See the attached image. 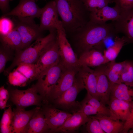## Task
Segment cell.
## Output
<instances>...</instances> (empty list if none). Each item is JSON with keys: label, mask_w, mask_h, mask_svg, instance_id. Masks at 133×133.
<instances>
[{"label": "cell", "mask_w": 133, "mask_h": 133, "mask_svg": "<svg viewBox=\"0 0 133 133\" xmlns=\"http://www.w3.org/2000/svg\"><path fill=\"white\" fill-rule=\"evenodd\" d=\"M118 34L112 22L99 23L91 20L84 26L70 34L79 56L92 49L101 50L105 39Z\"/></svg>", "instance_id": "6da1fadb"}, {"label": "cell", "mask_w": 133, "mask_h": 133, "mask_svg": "<svg viewBox=\"0 0 133 133\" xmlns=\"http://www.w3.org/2000/svg\"><path fill=\"white\" fill-rule=\"evenodd\" d=\"M66 34H71L90 20V12L82 0H53Z\"/></svg>", "instance_id": "7a4b0ae2"}, {"label": "cell", "mask_w": 133, "mask_h": 133, "mask_svg": "<svg viewBox=\"0 0 133 133\" xmlns=\"http://www.w3.org/2000/svg\"><path fill=\"white\" fill-rule=\"evenodd\" d=\"M57 32H50L47 35L38 38L27 48L15 51L13 62L4 71L8 75L15 67L22 63L34 64L49 45L56 38Z\"/></svg>", "instance_id": "3957f363"}, {"label": "cell", "mask_w": 133, "mask_h": 133, "mask_svg": "<svg viewBox=\"0 0 133 133\" xmlns=\"http://www.w3.org/2000/svg\"><path fill=\"white\" fill-rule=\"evenodd\" d=\"M65 67L61 60L59 62L41 73L33 85L42 97L44 104H48L53 89Z\"/></svg>", "instance_id": "277c9868"}, {"label": "cell", "mask_w": 133, "mask_h": 133, "mask_svg": "<svg viewBox=\"0 0 133 133\" xmlns=\"http://www.w3.org/2000/svg\"><path fill=\"white\" fill-rule=\"evenodd\" d=\"M56 32L57 39L62 64L66 68L80 67L78 58L67 38L66 31L60 20L57 25Z\"/></svg>", "instance_id": "5b68a950"}, {"label": "cell", "mask_w": 133, "mask_h": 133, "mask_svg": "<svg viewBox=\"0 0 133 133\" xmlns=\"http://www.w3.org/2000/svg\"><path fill=\"white\" fill-rule=\"evenodd\" d=\"M9 92V99L17 108L25 109L32 105L41 107L43 104L42 97L33 85L26 90L13 89Z\"/></svg>", "instance_id": "8992f818"}, {"label": "cell", "mask_w": 133, "mask_h": 133, "mask_svg": "<svg viewBox=\"0 0 133 133\" xmlns=\"http://www.w3.org/2000/svg\"><path fill=\"white\" fill-rule=\"evenodd\" d=\"M15 29L19 33L21 37L22 50L29 46L37 39L43 37V31L40 29L39 25L34 21L22 20L17 18H13Z\"/></svg>", "instance_id": "52a82bcc"}, {"label": "cell", "mask_w": 133, "mask_h": 133, "mask_svg": "<svg viewBox=\"0 0 133 133\" xmlns=\"http://www.w3.org/2000/svg\"><path fill=\"white\" fill-rule=\"evenodd\" d=\"M8 75L9 83L14 86L23 87L29 82L37 80V74L34 64H21Z\"/></svg>", "instance_id": "ba28073f"}, {"label": "cell", "mask_w": 133, "mask_h": 133, "mask_svg": "<svg viewBox=\"0 0 133 133\" xmlns=\"http://www.w3.org/2000/svg\"><path fill=\"white\" fill-rule=\"evenodd\" d=\"M85 89L81 79L77 73L72 85L57 99L52 101L55 106L66 109L78 107L80 102L76 101L77 97L79 93Z\"/></svg>", "instance_id": "9c48e42d"}, {"label": "cell", "mask_w": 133, "mask_h": 133, "mask_svg": "<svg viewBox=\"0 0 133 133\" xmlns=\"http://www.w3.org/2000/svg\"><path fill=\"white\" fill-rule=\"evenodd\" d=\"M42 10L35 0H19L16 7L2 16H13L20 20L34 21V18L40 17Z\"/></svg>", "instance_id": "30bf717a"}, {"label": "cell", "mask_w": 133, "mask_h": 133, "mask_svg": "<svg viewBox=\"0 0 133 133\" xmlns=\"http://www.w3.org/2000/svg\"><path fill=\"white\" fill-rule=\"evenodd\" d=\"M60 60L56 38L50 43L34 64L38 77L42 72L58 63Z\"/></svg>", "instance_id": "8fae6325"}, {"label": "cell", "mask_w": 133, "mask_h": 133, "mask_svg": "<svg viewBox=\"0 0 133 133\" xmlns=\"http://www.w3.org/2000/svg\"><path fill=\"white\" fill-rule=\"evenodd\" d=\"M56 4L54 0L50 1L42 8L40 17L39 27L42 31H48L50 32L56 31L57 26L60 20Z\"/></svg>", "instance_id": "7c38bea8"}, {"label": "cell", "mask_w": 133, "mask_h": 133, "mask_svg": "<svg viewBox=\"0 0 133 133\" xmlns=\"http://www.w3.org/2000/svg\"><path fill=\"white\" fill-rule=\"evenodd\" d=\"M79 67H65L53 89L49 102L57 99L72 85Z\"/></svg>", "instance_id": "4fadbf2b"}, {"label": "cell", "mask_w": 133, "mask_h": 133, "mask_svg": "<svg viewBox=\"0 0 133 133\" xmlns=\"http://www.w3.org/2000/svg\"><path fill=\"white\" fill-rule=\"evenodd\" d=\"M106 64L97 67L94 69L97 78V91L99 100L108 105L110 98L111 86L105 73Z\"/></svg>", "instance_id": "5bb4252c"}, {"label": "cell", "mask_w": 133, "mask_h": 133, "mask_svg": "<svg viewBox=\"0 0 133 133\" xmlns=\"http://www.w3.org/2000/svg\"><path fill=\"white\" fill-rule=\"evenodd\" d=\"M45 104L41 107L46 123L50 130L56 129L61 126L72 115L52 106Z\"/></svg>", "instance_id": "9a60e30c"}, {"label": "cell", "mask_w": 133, "mask_h": 133, "mask_svg": "<svg viewBox=\"0 0 133 133\" xmlns=\"http://www.w3.org/2000/svg\"><path fill=\"white\" fill-rule=\"evenodd\" d=\"M117 33H121L128 43L133 44V8L121 13L118 20L112 21Z\"/></svg>", "instance_id": "2e32d148"}, {"label": "cell", "mask_w": 133, "mask_h": 133, "mask_svg": "<svg viewBox=\"0 0 133 133\" xmlns=\"http://www.w3.org/2000/svg\"><path fill=\"white\" fill-rule=\"evenodd\" d=\"M132 101L110 98L108 104L110 113V117L113 119L125 122L130 114Z\"/></svg>", "instance_id": "e0dca14e"}, {"label": "cell", "mask_w": 133, "mask_h": 133, "mask_svg": "<svg viewBox=\"0 0 133 133\" xmlns=\"http://www.w3.org/2000/svg\"><path fill=\"white\" fill-rule=\"evenodd\" d=\"M89 119V116L82 112L77 111L69 116L61 126L56 129L50 130L49 133L74 132L87 123Z\"/></svg>", "instance_id": "ac0fdd59"}, {"label": "cell", "mask_w": 133, "mask_h": 133, "mask_svg": "<svg viewBox=\"0 0 133 133\" xmlns=\"http://www.w3.org/2000/svg\"><path fill=\"white\" fill-rule=\"evenodd\" d=\"M35 110V108L29 110L23 108L13 109L11 124L12 133H25L26 127Z\"/></svg>", "instance_id": "d6986e66"}, {"label": "cell", "mask_w": 133, "mask_h": 133, "mask_svg": "<svg viewBox=\"0 0 133 133\" xmlns=\"http://www.w3.org/2000/svg\"><path fill=\"white\" fill-rule=\"evenodd\" d=\"M50 130L46 123L41 107L36 106L26 129L25 133H49Z\"/></svg>", "instance_id": "ffe728a7"}, {"label": "cell", "mask_w": 133, "mask_h": 133, "mask_svg": "<svg viewBox=\"0 0 133 133\" xmlns=\"http://www.w3.org/2000/svg\"><path fill=\"white\" fill-rule=\"evenodd\" d=\"M77 74L83 81L87 92L99 100L97 93V78L94 69L87 66H80Z\"/></svg>", "instance_id": "44dd1931"}, {"label": "cell", "mask_w": 133, "mask_h": 133, "mask_svg": "<svg viewBox=\"0 0 133 133\" xmlns=\"http://www.w3.org/2000/svg\"><path fill=\"white\" fill-rule=\"evenodd\" d=\"M121 12L115 5L113 7L105 6L90 13V20L97 23H104L109 20L116 21L119 19Z\"/></svg>", "instance_id": "7402d4cb"}, {"label": "cell", "mask_w": 133, "mask_h": 133, "mask_svg": "<svg viewBox=\"0 0 133 133\" xmlns=\"http://www.w3.org/2000/svg\"><path fill=\"white\" fill-rule=\"evenodd\" d=\"M80 66L96 67L108 63L101 50L92 49L85 51L78 57Z\"/></svg>", "instance_id": "603a6c76"}, {"label": "cell", "mask_w": 133, "mask_h": 133, "mask_svg": "<svg viewBox=\"0 0 133 133\" xmlns=\"http://www.w3.org/2000/svg\"><path fill=\"white\" fill-rule=\"evenodd\" d=\"M93 116L99 120L102 129L105 133H122L125 122L99 114Z\"/></svg>", "instance_id": "cb8c5ba5"}, {"label": "cell", "mask_w": 133, "mask_h": 133, "mask_svg": "<svg viewBox=\"0 0 133 133\" xmlns=\"http://www.w3.org/2000/svg\"><path fill=\"white\" fill-rule=\"evenodd\" d=\"M110 98L130 102L133 100V85L121 83L110 84Z\"/></svg>", "instance_id": "d4e9b609"}, {"label": "cell", "mask_w": 133, "mask_h": 133, "mask_svg": "<svg viewBox=\"0 0 133 133\" xmlns=\"http://www.w3.org/2000/svg\"><path fill=\"white\" fill-rule=\"evenodd\" d=\"M124 63L125 61L116 62L114 61L106 64L105 73L110 84L121 83L120 75Z\"/></svg>", "instance_id": "484cf974"}, {"label": "cell", "mask_w": 133, "mask_h": 133, "mask_svg": "<svg viewBox=\"0 0 133 133\" xmlns=\"http://www.w3.org/2000/svg\"><path fill=\"white\" fill-rule=\"evenodd\" d=\"M0 36L1 44L3 45L14 51L22 50L21 36L15 28L8 33Z\"/></svg>", "instance_id": "4316f807"}, {"label": "cell", "mask_w": 133, "mask_h": 133, "mask_svg": "<svg viewBox=\"0 0 133 133\" xmlns=\"http://www.w3.org/2000/svg\"><path fill=\"white\" fill-rule=\"evenodd\" d=\"M126 43H128L127 41L124 36H116L113 44L103 51L104 56L107 62L115 61L122 48Z\"/></svg>", "instance_id": "83f0119b"}, {"label": "cell", "mask_w": 133, "mask_h": 133, "mask_svg": "<svg viewBox=\"0 0 133 133\" xmlns=\"http://www.w3.org/2000/svg\"><path fill=\"white\" fill-rule=\"evenodd\" d=\"M82 102L88 103L93 107L99 114L110 116V113L109 108L100 101L93 97L87 92L85 98Z\"/></svg>", "instance_id": "f1b7e54d"}, {"label": "cell", "mask_w": 133, "mask_h": 133, "mask_svg": "<svg viewBox=\"0 0 133 133\" xmlns=\"http://www.w3.org/2000/svg\"><path fill=\"white\" fill-rule=\"evenodd\" d=\"M13 112L11 106L5 110L1 119L0 123V133H12L11 124Z\"/></svg>", "instance_id": "f546056e"}, {"label": "cell", "mask_w": 133, "mask_h": 133, "mask_svg": "<svg viewBox=\"0 0 133 133\" xmlns=\"http://www.w3.org/2000/svg\"><path fill=\"white\" fill-rule=\"evenodd\" d=\"M120 76L121 83L128 86L133 85V61H125Z\"/></svg>", "instance_id": "4dcf8cb0"}, {"label": "cell", "mask_w": 133, "mask_h": 133, "mask_svg": "<svg viewBox=\"0 0 133 133\" xmlns=\"http://www.w3.org/2000/svg\"><path fill=\"white\" fill-rule=\"evenodd\" d=\"M87 9L92 12L98 10L114 2V0H82Z\"/></svg>", "instance_id": "1f68e13d"}, {"label": "cell", "mask_w": 133, "mask_h": 133, "mask_svg": "<svg viewBox=\"0 0 133 133\" xmlns=\"http://www.w3.org/2000/svg\"><path fill=\"white\" fill-rule=\"evenodd\" d=\"M14 50L1 44L0 47V73L4 72L7 62L13 58Z\"/></svg>", "instance_id": "d6a6232c"}, {"label": "cell", "mask_w": 133, "mask_h": 133, "mask_svg": "<svg viewBox=\"0 0 133 133\" xmlns=\"http://www.w3.org/2000/svg\"><path fill=\"white\" fill-rule=\"evenodd\" d=\"M15 27L13 20L7 17L1 16L0 19V35L8 33L14 29Z\"/></svg>", "instance_id": "836d02e7"}, {"label": "cell", "mask_w": 133, "mask_h": 133, "mask_svg": "<svg viewBox=\"0 0 133 133\" xmlns=\"http://www.w3.org/2000/svg\"><path fill=\"white\" fill-rule=\"evenodd\" d=\"M89 120L86 127L87 132L89 133H105L100 125V122L93 116H89Z\"/></svg>", "instance_id": "e575fe53"}, {"label": "cell", "mask_w": 133, "mask_h": 133, "mask_svg": "<svg viewBox=\"0 0 133 133\" xmlns=\"http://www.w3.org/2000/svg\"><path fill=\"white\" fill-rule=\"evenodd\" d=\"M77 111L82 112L88 116L99 114L97 111L92 106L82 101L80 102V106Z\"/></svg>", "instance_id": "d590c367"}, {"label": "cell", "mask_w": 133, "mask_h": 133, "mask_svg": "<svg viewBox=\"0 0 133 133\" xmlns=\"http://www.w3.org/2000/svg\"><path fill=\"white\" fill-rule=\"evenodd\" d=\"M114 2L121 13L133 8V0H114Z\"/></svg>", "instance_id": "8d00e7d4"}, {"label": "cell", "mask_w": 133, "mask_h": 133, "mask_svg": "<svg viewBox=\"0 0 133 133\" xmlns=\"http://www.w3.org/2000/svg\"><path fill=\"white\" fill-rule=\"evenodd\" d=\"M9 98V91L6 89L4 85L0 88V108L4 109L7 106V103Z\"/></svg>", "instance_id": "74e56055"}, {"label": "cell", "mask_w": 133, "mask_h": 133, "mask_svg": "<svg viewBox=\"0 0 133 133\" xmlns=\"http://www.w3.org/2000/svg\"><path fill=\"white\" fill-rule=\"evenodd\" d=\"M133 125V100L131 101V113L130 116L125 122L122 133H128L129 130Z\"/></svg>", "instance_id": "f35d334b"}, {"label": "cell", "mask_w": 133, "mask_h": 133, "mask_svg": "<svg viewBox=\"0 0 133 133\" xmlns=\"http://www.w3.org/2000/svg\"><path fill=\"white\" fill-rule=\"evenodd\" d=\"M13 0H0V8L3 14L9 12L10 11L9 3Z\"/></svg>", "instance_id": "ab89813d"}, {"label": "cell", "mask_w": 133, "mask_h": 133, "mask_svg": "<svg viewBox=\"0 0 133 133\" xmlns=\"http://www.w3.org/2000/svg\"><path fill=\"white\" fill-rule=\"evenodd\" d=\"M128 132H129V133H133V125L129 130Z\"/></svg>", "instance_id": "60d3db41"}]
</instances>
